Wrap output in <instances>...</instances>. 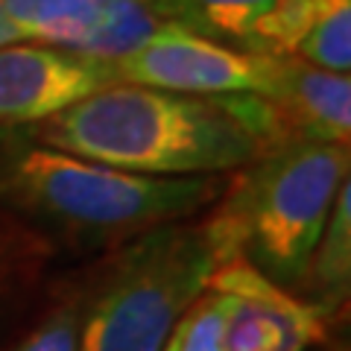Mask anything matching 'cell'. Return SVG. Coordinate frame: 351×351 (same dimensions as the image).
Returning <instances> with one entry per match:
<instances>
[{"instance_id": "1", "label": "cell", "mask_w": 351, "mask_h": 351, "mask_svg": "<svg viewBox=\"0 0 351 351\" xmlns=\"http://www.w3.org/2000/svg\"><path fill=\"white\" fill-rule=\"evenodd\" d=\"M38 144L141 176H223L267 147L232 97L114 82L38 123Z\"/></svg>"}, {"instance_id": "2", "label": "cell", "mask_w": 351, "mask_h": 351, "mask_svg": "<svg viewBox=\"0 0 351 351\" xmlns=\"http://www.w3.org/2000/svg\"><path fill=\"white\" fill-rule=\"evenodd\" d=\"M348 144H287L234 170L211 217L202 219L217 263L246 261L290 290L348 182Z\"/></svg>"}, {"instance_id": "3", "label": "cell", "mask_w": 351, "mask_h": 351, "mask_svg": "<svg viewBox=\"0 0 351 351\" xmlns=\"http://www.w3.org/2000/svg\"><path fill=\"white\" fill-rule=\"evenodd\" d=\"M226 191L219 176H141L32 144L0 173V193L73 232L135 234L184 223Z\"/></svg>"}, {"instance_id": "4", "label": "cell", "mask_w": 351, "mask_h": 351, "mask_svg": "<svg viewBox=\"0 0 351 351\" xmlns=\"http://www.w3.org/2000/svg\"><path fill=\"white\" fill-rule=\"evenodd\" d=\"M217 267L202 223L141 234L82 319L80 351H161Z\"/></svg>"}, {"instance_id": "5", "label": "cell", "mask_w": 351, "mask_h": 351, "mask_svg": "<svg viewBox=\"0 0 351 351\" xmlns=\"http://www.w3.org/2000/svg\"><path fill=\"white\" fill-rule=\"evenodd\" d=\"M269 53L237 50L228 44L193 36V32L161 24L147 41L117 59L112 68L117 82L144 85L156 91L188 97H263L272 82Z\"/></svg>"}, {"instance_id": "6", "label": "cell", "mask_w": 351, "mask_h": 351, "mask_svg": "<svg viewBox=\"0 0 351 351\" xmlns=\"http://www.w3.org/2000/svg\"><path fill=\"white\" fill-rule=\"evenodd\" d=\"M21 41L117 62L161 27L144 0H0Z\"/></svg>"}, {"instance_id": "7", "label": "cell", "mask_w": 351, "mask_h": 351, "mask_svg": "<svg viewBox=\"0 0 351 351\" xmlns=\"http://www.w3.org/2000/svg\"><path fill=\"white\" fill-rule=\"evenodd\" d=\"M208 287L223 302L226 351H307L322 339V316L246 261L217 263Z\"/></svg>"}, {"instance_id": "8", "label": "cell", "mask_w": 351, "mask_h": 351, "mask_svg": "<svg viewBox=\"0 0 351 351\" xmlns=\"http://www.w3.org/2000/svg\"><path fill=\"white\" fill-rule=\"evenodd\" d=\"M114 82L112 62L36 41L0 44V126H38Z\"/></svg>"}, {"instance_id": "9", "label": "cell", "mask_w": 351, "mask_h": 351, "mask_svg": "<svg viewBox=\"0 0 351 351\" xmlns=\"http://www.w3.org/2000/svg\"><path fill=\"white\" fill-rule=\"evenodd\" d=\"M278 117L287 144H348L351 80L293 56H276L269 91L261 97Z\"/></svg>"}, {"instance_id": "10", "label": "cell", "mask_w": 351, "mask_h": 351, "mask_svg": "<svg viewBox=\"0 0 351 351\" xmlns=\"http://www.w3.org/2000/svg\"><path fill=\"white\" fill-rule=\"evenodd\" d=\"M302 287L307 290L304 304H311L322 319L346 304L351 287V184L346 182L337 193V202L328 214L319 240L307 258L302 272Z\"/></svg>"}, {"instance_id": "11", "label": "cell", "mask_w": 351, "mask_h": 351, "mask_svg": "<svg viewBox=\"0 0 351 351\" xmlns=\"http://www.w3.org/2000/svg\"><path fill=\"white\" fill-rule=\"evenodd\" d=\"M161 24H173L237 50H252L272 0H144Z\"/></svg>"}, {"instance_id": "12", "label": "cell", "mask_w": 351, "mask_h": 351, "mask_svg": "<svg viewBox=\"0 0 351 351\" xmlns=\"http://www.w3.org/2000/svg\"><path fill=\"white\" fill-rule=\"evenodd\" d=\"M176 351H226L223 348V302L219 295L205 287L188 313L179 319L173 331Z\"/></svg>"}, {"instance_id": "13", "label": "cell", "mask_w": 351, "mask_h": 351, "mask_svg": "<svg viewBox=\"0 0 351 351\" xmlns=\"http://www.w3.org/2000/svg\"><path fill=\"white\" fill-rule=\"evenodd\" d=\"M80 331H82L80 307L76 304L62 307L38 331H32L15 351H80Z\"/></svg>"}, {"instance_id": "14", "label": "cell", "mask_w": 351, "mask_h": 351, "mask_svg": "<svg viewBox=\"0 0 351 351\" xmlns=\"http://www.w3.org/2000/svg\"><path fill=\"white\" fill-rule=\"evenodd\" d=\"M9 41H21L18 32L9 27V21L3 18V12H0V44H9Z\"/></svg>"}, {"instance_id": "15", "label": "cell", "mask_w": 351, "mask_h": 351, "mask_svg": "<svg viewBox=\"0 0 351 351\" xmlns=\"http://www.w3.org/2000/svg\"><path fill=\"white\" fill-rule=\"evenodd\" d=\"M173 331H176V328H173ZM161 351H176V339H173V334H170V339H167V346H164Z\"/></svg>"}]
</instances>
